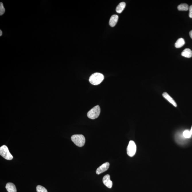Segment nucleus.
Returning <instances> with one entry per match:
<instances>
[{
  "instance_id": "nucleus-14",
  "label": "nucleus",
  "mask_w": 192,
  "mask_h": 192,
  "mask_svg": "<svg viewBox=\"0 0 192 192\" xmlns=\"http://www.w3.org/2000/svg\"><path fill=\"white\" fill-rule=\"evenodd\" d=\"M177 8L179 11H187L189 10V7L187 4H181L178 6Z\"/></svg>"
},
{
  "instance_id": "nucleus-3",
  "label": "nucleus",
  "mask_w": 192,
  "mask_h": 192,
  "mask_svg": "<svg viewBox=\"0 0 192 192\" xmlns=\"http://www.w3.org/2000/svg\"><path fill=\"white\" fill-rule=\"evenodd\" d=\"M100 113V107L99 105H96L88 113L87 116L89 119H95L99 117Z\"/></svg>"
},
{
  "instance_id": "nucleus-5",
  "label": "nucleus",
  "mask_w": 192,
  "mask_h": 192,
  "mask_svg": "<svg viewBox=\"0 0 192 192\" xmlns=\"http://www.w3.org/2000/svg\"><path fill=\"white\" fill-rule=\"evenodd\" d=\"M137 147L136 144L133 141H129L127 148V153L128 156L133 157L136 154Z\"/></svg>"
},
{
  "instance_id": "nucleus-2",
  "label": "nucleus",
  "mask_w": 192,
  "mask_h": 192,
  "mask_svg": "<svg viewBox=\"0 0 192 192\" xmlns=\"http://www.w3.org/2000/svg\"><path fill=\"white\" fill-rule=\"evenodd\" d=\"M71 140L77 146L82 147L85 143V138L82 135H73L71 137Z\"/></svg>"
},
{
  "instance_id": "nucleus-12",
  "label": "nucleus",
  "mask_w": 192,
  "mask_h": 192,
  "mask_svg": "<svg viewBox=\"0 0 192 192\" xmlns=\"http://www.w3.org/2000/svg\"><path fill=\"white\" fill-rule=\"evenodd\" d=\"M185 44V41L183 38H181L177 40L175 44V47L177 48H181Z\"/></svg>"
},
{
  "instance_id": "nucleus-13",
  "label": "nucleus",
  "mask_w": 192,
  "mask_h": 192,
  "mask_svg": "<svg viewBox=\"0 0 192 192\" xmlns=\"http://www.w3.org/2000/svg\"><path fill=\"white\" fill-rule=\"evenodd\" d=\"M126 7V3L124 2H122L119 4L116 8V11L117 13H121L123 11Z\"/></svg>"
},
{
  "instance_id": "nucleus-20",
  "label": "nucleus",
  "mask_w": 192,
  "mask_h": 192,
  "mask_svg": "<svg viewBox=\"0 0 192 192\" xmlns=\"http://www.w3.org/2000/svg\"><path fill=\"white\" fill-rule=\"evenodd\" d=\"M2 34H3L2 31H1V30H0V36H2Z\"/></svg>"
},
{
  "instance_id": "nucleus-15",
  "label": "nucleus",
  "mask_w": 192,
  "mask_h": 192,
  "mask_svg": "<svg viewBox=\"0 0 192 192\" xmlns=\"http://www.w3.org/2000/svg\"><path fill=\"white\" fill-rule=\"evenodd\" d=\"M183 135L184 137L185 138H189L192 136L190 131L188 130L184 131L183 132Z\"/></svg>"
},
{
  "instance_id": "nucleus-7",
  "label": "nucleus",
  "mask_w": 192,
  "mask_h": 192,
  "mask_svg": "<svg viewBox=\"0 0 192 192\" xmlns=\"http://www.w3.org/2000/svg\"><path fill=\"white\" fill-rule=\"evenodd\" d=\"M103 183L108 188H111L113 186V182L111 181L109 175L107 174L105 175L103 177L102 179Z\"/></svg>"
},
{
  "instance_id": "nucleus-11",
  "label": "nucleus",
  "mask_w": 192,
  "mask_h": 192,
  "mask_svg": "<svg viewBox=\"0 0 192 192\" xmlns=\"http://www.w3.org/2000/svg\"><path fill=\"white\" fill-rule=\"evenodd\" d=\"M181 55L186 58H191L192 56V51L189 49H186L181 53Z\"/></svg>"
},
{
  "instance_id": "nucleus-1",
  "label": "nucleus",
  "mask_w": 192,
  "mask_h": 192,
  "mask_svg": "<svg viewBox=\"0 0 192 192\" xmlns=\"http://www.w3.org/2000/svg\"><path fill=\"white\" fill-rule=\"evenodd\" d=\"M104 76L99 73H95L90 76L89 81L94 85H98L100 84L104 79Z\"/></svg>"
},
{
  "instance_id": "nucleus-6",
  "label": "nucleus",
  "mask_w": 192,
  "mask_h": 192,
  "mask_svg": "<svg viewBox=\"0 0 192 192\" xmlns=\"http://www.w3.org/2000/svg\"><path fill=\"white\" fill-rule=\"evenodd\" d=\"M109 163L108 162H106L97 169L96 173L97 174L99 175L103 173V172L108 170L109 167Z\"/></svg>"
},
{
  "instance_id": "nucleus-8",
  "label": "nucleus",
  "mask_w": 192,
  "mask_h": 192,
  "mask_svg": "<svg viewBox=\"0 0 192 192\" xmlns=\"http://www.w3.org/2000/svg\"><path fill=\"white\" fill-rule=\"evenodd\" d=\"M163 97L166 99L168 102L172 104V105L175 107H177V104L176 102L173 99L172 97H171L166 92H164L163 94Z\"/></svg>"
},
{
  "instance_id": "nucleus-4",
  "label": "nucleus",
  "mask_w": 192,
  "mask_h": 192,
  "mask_svg": "<svg viewBox=\"0 0 192 192\" xmlns=\"http://www.w3.org/2000/svg\"><path fill=\"white\" fill-rule=\"evenodd\" d=\"M0 155L7 160H11L13 158V156L9 151L8 147L5 145H3L0 148Z\"/></svg>"
},
{
  "instance_id": "nucleus-17",
  "label": "nucleus",
  "mask_w": 192,
  "mask_h": 192,
  "mask_svg": "<svg viewBox=\"0 0 192 192\" xmlns=\"http://www.w3.org/2000/svg\"><path fill=\"white\" fill-rule=\"evenodd\" d=\"M5 9L2 2H0V15H3L5 13Z\"/></svg>"
},
{
  "instance_id": "nucleus-10",
  "label": "nucleus",
  "mask_w": 192,
  "mask_h": 192,
  "mask_svg": "<svg viewBox=\"0 0 192 192\" xmlns=\"http://www.w3.org/2000/svg\"><path fill=\"white\" fill-rule=\"evenodd\" d=\"M5 188L8 192H17L15 185L11 183H8L6 185Z\"/></svg>"
},
{
  "instance_id": "nucleus-19",
  "label": "nucleus",
  "mask_w": 192,
  "mask_h": 192,
  "mask_svg": "<svg viewBox=\"0 0 192 192\" xmlns=\"http://www.w3.org/2000/svg\"><path fill=\"white\" fill-rule=\"evenodd\" d=\"M189 35L190 38H191L192 39V30L190 31V32Z\"/></svg>"
},
{
  "instance_id": "nucleus-18",
  "label": "nucleus",
  "mask_w": 192,
  "mask_h": 192,
  "mask_svg": "<svg viewBox=\"0 0 192 192\" xmlns=\"http://www.w3.org/2000/svg\"><path fill=\"white\" fill-rule=\"evenodd\" d=\"M189 16L191 18H192V5L190 6L189 7Z\"/></svg>"
},
{
  "instance_id": "nucleus-21",
  "label": "nucleus",
  "mask_w": 192,
  "mask_h": 192,
  "mask_svg": "<svg viewBox=\"0 0 192 192\" xmlns=\"http://www.w3.org/2000/svg\"><path fill=\"white\" fill-rule=\"evenodd\" d=\"M190 132H191V134L192 135V126L191 128V129H190Z\"/></svg>"
},
{
  "instance_id": "nucleus-16",
  "label": "nucleus",
  "mask_w": 192,
  "mask_h": 192,
  "mask_svg": "<svg viewBox=\"0 0 192 192\" xmlns=\"http://www.w3.org/2000/svg\"><path fill=\"white\" fill-rule=\"evenodd\" d=\"M36 190L37 192H48L45 187L40 185L37 186Z\"/></svg>"
},
{
  "instance_id": "nucleus-9",
  "label": "nucleus",
  "mask_w": 192,
  "mask_h": 192,
  "mask_svg": "<svg viewBox=\"0 0 192 192\" xmlns=\"http://www.w3.org/2000/svg\"><path fill=\"white\" fill-rule=\"evenodd\" d=\"M119 16L116 15H114L111 16L109 21V25L111 27H114L117 24L118 21Z\"/></svg>"
}]
</instances>
